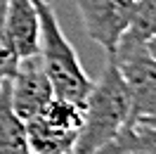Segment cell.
Segmentation results:
<instances>
[{
    "label": "cell",
    "mask_w": 156,
    "mask_h": 154,
    "mask_svg": "<svg viewBox=\"0 0 156 154\" xmlns=\"http://www.w3.org/2000/svg\"><path fill=\"white\" fill-rule=\"evenodd\" d=\"M128 119H130V93L116 64L109 57L99 81H92V88L83 102V123L78 130L73 154H95L107 140L118 133V128Z\"/></svg>",
    "instance_id": "obj_1"
},
{
    "label": "cell",
    "mask_w": 156,
    "mask_h": 154,
    "mask_svg": "<svg viewBox=\"0 0 156 154\" xmlns=\"http://www.w3.org/2000/svg\"><path fill=\"white\" fill-rule=\"evenodd\" d=\"M38 10V57L48 74L55 97L69 100L83 105L92 88V78L85 74V69L78 59L73 45L69 43L64 31L59 29V21L55 17V10L48 0H33Z\"/></svg>",
    "instance_id": "obj_2"
},
{
    "label": "cell",
    "mask_w": 156,
    "mask_h": 154,
    "mask_svg": "<svg viewBox=\"0 0 156 154\" xmlns=\"http://www.w3.org/2000/svg\"><path fill=\"white\" fill-rule=\"evenodd\" d=\"M130 93V119H156V38L144 40L123 31L109 55Z\"/></svg>",
    "instance_id": "obj_3"
},
{
    "label": "cell",
    "mask_w": 156,
    "mask_h": 154,
    "mask_svg": "<svg viewBox=\"0 0 156 154\" xmlns=\"http://www.w3.org/2000/svg\"><path fill=\"white\" fill-rule=\"evenodd\" d=\"M76 7L85 33L111 55L130 21L135 0H76Z\"/></svg>",
    "instance_id": "obj_4"
},
{
    "label": "cell",
    "mask_w": 156,
    "mask_h": 154,
    "mask_svg": "<svg viewBox=\"0 0 156 154\" xmlns=\"http://www.w3.org/2000/svg\"><path fill=\"white\" fill-rule=\"evenodd\" d=\"M55 97L52 83H50L45 69L40 64L38 55L21 57L14 74L10 78V105L12 112L26 123L29 119L38 114L43 107Z\"/></svg>",
    "instance_id": "obj_5"
},
{
    "label": "cell",
    "mask_w": 156,
    "mask_h": 154,
    "mask_svg": "<svg viewBox=\"0 0 156 154\" xmlns=\"http://www.w3.org/2000/svg\"><path fill=\"white\" fill-rule=\"evenodd\" d=\"M5 26L21 57L38 55V10L33 0H5Z\"/></svg>",
    "instance_id": "obj_6"
},
{
    "label": "cell",
    "mask_w": 156,
    "mask_h": 154,
    "mask_svg": "<svg viewBox=\"0 0 156 154\" xmlns=\"http://www.w3.org/2000/svg\"><path fill=\"white\" fill-rule=\"evenodd\" d=\"M156 145V119L126 121L118 133L107 140L95 154H126V152H154Z\"/></svg>",
    "instance_id": "obj_7"
},
{
    "label": "cell",
    "mask_w": 156,
    "mask_h": 154,
    "mask_svg": "<svg viewBox=\"0 0 156 154\" xmlns=\"http://www.w3.org/2000/svg\"><path fill=\"white\" fill-rule=\"evenodd\" d=\"M24 128H26V149H29V154H71L73 147H76L78 133L52 128L38 116L29 119L24 123Z\"/></svg>",
    "instance_id": "obj_8"
},
{
    "label": "cell",
    "mask_w": 156,
    "mask_h": 154,
    "mask_svg": "<svg viewBox=\"0 0 156 154\" xmlns=\"http://www.w3.org/2000/svg\"><path fill=\"white\" fill-rule=\"evenodd\" d=\"M26 128L12 112L10 81L0 86V154H26Z\"/></svg>",
    "instance_id": "obj_9"
},
{
    "label": "cell",
    "mask_w": 156,
    "mask_h": 154,
    "mask_svg": "<svg viewBox=\"0 0 156 154\" xmlns=\"http://www.w3.org/2000/svg\"><path fill=\"white\" fill-rule=\"evenodd\" d=\"M126 33L144 40L156 38V5L154 0H135V7L126 26Z\"/></svg>",
    "instance_id": "obj_10"
},
{
    "label": "cell",
    "mask_w": 156,
    "mask_h": 154,
    "mask_svg": "<svg viewBox=\"0 0 156 154\" xmlns=\"http://www.w3.org/2000/svg\"><path fill=\"white\" fill-rule=\"evenodd\" d=\"M17 64H19V55L5 26V0H0V86L12 78Z\"/></svg>",
    "instance_id": "obj_11"
},
{
    "label": "cell",
    "mask_w": 156,
    "mask_h": 154,
    "mask_svg": "<svg viewBox=\"0 0 156 154\" xmlns=\"http://www.w3.org/2000/svg\"><path fill=\"white\" fill-rule=\"evenodd\" d=\"M126 154H154V152H126Z\"/></svg>",
    "instance_id": "obj_12"
},
{
    "label": "cell",
    "mask_w": 156,
    "mask_h": 154,
    "mask_svg": "<svg viewBox=\"0 0 156 154\" xmlns=\"http://www.w3.org/2000/svg\"><path fill=\"white\" fill-rule=\"evenodd\" d=\"M48 2H50V0H48Z\"/></svg>",
    "instance_id": "obj_13"
}]
</instances>
